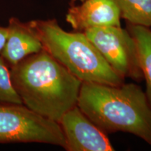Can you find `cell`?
Returning <instances> with one entry per match:
<instances>
[{
    "label": "cell",
    "mask_w": 151,
    "mask_h": 151,
    "mask_svg": "<svg viewBox=\"0 0 151 151\" xmlns=\"http://www.w3.org/2000/svg\"><path fill=\"white\" fill-rule=\"evenodd\" d=\"M59 124L65 137L66 150H114L106 133L92 122L77 105L62 116Z\"/></svg>",
    "instance_id": "6"
},
{
    "label": "cell",
    "mask_w": 151,
    "mask_h": 151,
    "mask_svg": "<svg viewBox=\"0 0 151 151\" xmlns=\"http://www.w3.org/2000/svg\"><path fill=\"white\" fill-rule=\"evenodd\" d=\"M42 143L66 148L59 122L24 104L0 102V143Z\"/></svg>",
    "instance_id": "4"
},
{
    "label": "cell",
    "mask_w": 151,
    "mask_h": 151,
    "mask_svg": "<svg viewBox=\"0 0 151 151\" xmlns=\"http://www.w3.org/2000/svg\"><path fill=\"white\" fill-rule=\"evenodd\" d=\"M77 106L105 133L127 132L151 146V106L137 85L83 82Z\"/></svg>",
    "instance_id": "2"
},
{
    "label": "cell",
    "mask_w": 151,
    "mask_h": 151,
    "mask_svg": "<svg viewBox=\"0 0 151 151\" xmlns=\"http://www.w3.org/2000/svg\"><path fill=\"white\" fill-rule=\"evenodd\" d=\"M7 28L8 37L0 55L9 68L43 49L39 38L28 22H22L17 18H11Z\"/></svg>",
    "instance_id": "8"
},
{
    "label": "cell",
    "mask_w": 151,
    "mask_h": 151,
    "mask_svg": "<svg viewBox=\"0 0 151 151\" xmlns=\"http://www.w3.org/2000/svg\"><path fill=\"white\" fill-rule=\"evenodd\" d=\"M120 17L135 25L151 27V0H114Z\"/></svg>",
    "instance_id": "10"
},
{
    "label": "cell",
    "mask_w": 151,
    "mask_h": 151,
    "mask_svg": "<svg viewBox=\"0 0 151 151\" xmlns=\"http://www.w3.org/2000/svg\"><path fill=\"white\" fill-rule=\"evenodd\" d=\"M8 37V28L7 27H1L0 26V53L2 51L4 47L5 46Z\"/></svg>",
    "instance_id": "12"
},
{
    "label": "cell",
    "mask_w": 151,
    "mask_h": 151,
    "mask_svg": "<svg viewBox=\"0 0 151 151\" xmlns=\"http://www.w3.org/2000/svg\"><path fill=\"white\" fill-rule=\"evenodd\" d=\"M83 32L120 76L138 81L143 79L137 45L127 29L120 26H106Z\"/></svg>",
    "instance_id": "5"
},
{
    "label": "cell",
    "mask_w": 151,
    "mask_h": 151,
    "mask_svg": "<svg viewBox=\"0 0 151 151\" xmlns=\"http://www.w3.org/2000/svg\"><path fill=\"white\" fill-rule=\"evenodd\" d=\"M0 102L23 104L13 86L10 68L0 55Z\"/></svg>",
    "instance_id": "11"
},
{
    "label": "cell",
    "mask_w": 151,
    "mask_h": 151,
    "mask_svg": "<svg viewBox=\"0 0 151 151\" xmlns=\"http://www.w3.org/2000/svg\"><path fill=\"white\" fill-rule=\"evenodd\" d=\"M13 86L22 104L59 122L77 105L82 81L42 50L10 68Z\"/></svg>",
    "instance_id": "1"
},
{
    "label": "cell",
    "mask_w": 151,
    "mask_h": 151,
    "mask_svg": "<svg viewBox=\"0 0 151 151\" xmlns=\"http://www.w3.org/2000/svg\"><path fill=\"white\" fill-rule=\"evenodd\" d=\"M28 23L43 49L82 82L120 86L124 79L106 61L83 32H68L55 19Z\"/></svg>",
    "instance_id": "3"
},
{
    "label": "cell",
    "mask_w": 151,
    "mask_h": 151,
    "mask_svg": "<svg viewBox=\"0 0 151 151\" xmlns=\"http://www.w3.org/2000/svg\"><path fill=\"white\" fill-rule=\"evenodd\" d=\"M127 30L137 45L139 64L146 81V95L151 106V29L127 22Z\"/></svg>",
    "instance_id": "9"
},
{
    "label": "cell",
    "mask_w": 151,
    "mask_h": 151,
    "mask_svg": "<svg viewBox=\"0 0 151 151\" xmlns=\"http://www.w3.org/2000/svg\"><path fill=\"white\" fill-rule=\"evenodd\" d=\"M120 14L114 0H86L79 6L71 5L66 20L78 32L93 27L120 26Z\"/></svg>",
    "instance_id": "7"
},
{
    "label": "cell",
    "mask_w": 151,
    "mask_h": 151,
    "mask_svg": "<svg viewBox=\"0 0 151 151\" xmlns=\"http://www.w3.org/2000/svg\"><path fill=\"white\" fill-rule=\"evenodd\" d=\"M86 1V0H70V5H74V4L76 1H80V2H83V1Z\"/></svg>",
    "instance_id": "13"
}]
</instances>
